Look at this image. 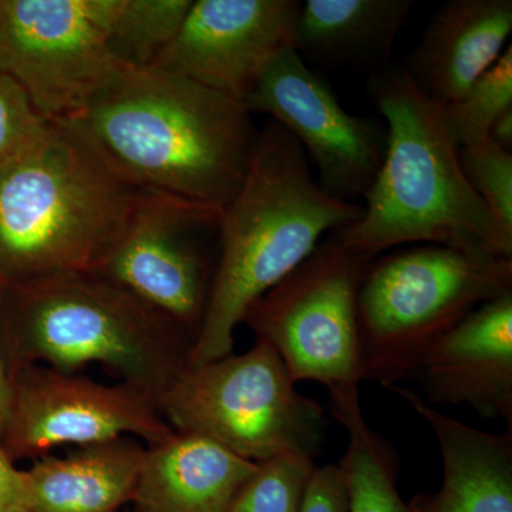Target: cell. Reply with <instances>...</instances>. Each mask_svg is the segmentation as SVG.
Masks as SVG:
<instances>
[{
	"label": "cell",
	"instance_id": "obj_13",
	"mask_svg": "<svg viewBox=\"0 0 512 512\" xmlns=\"http://www.w3.org/2000/svg\"><path fill=\"white\" fill-rule=\"evenodd\" d=\"M298 0H194L153 66L244 101L278 57L295 49Z\"/></svg>",
	"mask_w": 512,
	"mask_h": 512
},
{
	"label": "cell",
	"instance_id": "obj_20",
	"mask_svg": "<svg viewBox=\"0 0 512 512\" xmlns=\"http://www.w3.org/2000/svg\"><path fill=\"white\" fill-rule=\"evenodd\" d=\"M330 413L348 434L339 466L345 476L350 512H406L397 491L400 460L392 444L363 416L359 386L329 390Z\"/></svg>",
	"mask_w": 512,
	"mask_h": 512
},
{
	"label": "cell",
	"instance_id": "obj_26",
	"mask_svg": "<svg viewBox=\"0 0 512 512\" xmlns=\"http://www.w3.org/2000/svg\"><path fill=\"white\" fill-rule=\"evenodd\" d=\"M299 512H350L348 487L339 464L316 466Z\"/></svg>",
	"mask_w": 512,
	"mask_h": 512
},
{
	"label": "cell",
	"instance_id": "obj_12",
	"mask_svg": "<svg viewBox=\"0 0 512 512\" xmlns=\"http://www.w3.org/2000/svg\"><path fill=\"white\" fill-rule=\"evenodd\" d=\"M221 214L143 192L92 272L173 320L195 342L211 281L188 231L218 225Z\"/></svg>",
	"mask_w": 512,
	"mask_h": 512
},
{
	"label": "cell",
	"instance_id": "obj_5",
	"mask_svg": "<svg viewBox=\"0 0 512 512\" xmlns=\"http://www.w3.org/2000/svg\"><path fill=\"white\" fill-rule=\"evenodd\" d=\"M0 340L8 369L100 365L156 399L190 365L194 345L173 320L94 272L2 285Z\"/></svg>",
	"mask_w": 512,
	"mask_h": 512
},
{
	"label": "cell",
	"instance_id": "obj_14",
	"mask_svg": "<svg viewBox=\"0 0 512 512\" xmlns=\"http://www.w3.org/2000/svg\"><path fill=\"white\" fill-rule=\"evenodd\" d=\"M413 379L431 404H468L512 430V292L483 303L437 339Z\"/></svg>",
	"mask_w": 512,
	"mask_h": 512
},
{
	"label": "cell",
	"instance_id": "obj_4",
	"mask_svg": "<svg viewBox=\"0 0 512 512\" xmlns=\"http://www.w3.org/2000/svg\"><path fill=\"white\" fill-rule=\"evenodd\" d=\"M141 195L76 128L47 124L0 171V284L92 272Z\"/></svg>",
	"mask_w": 512,
	"mask_h": 512
},
{
	"label": "cell",
	"instance_id": "obj_6",
	"mask_svg": "<svg viewBox=\"0 0 512 512\" xmlns=\"http://www.w3.org/2000/svg\"><path fill=\"white\" fill-rule=\"evenodd\" d=\"M508 292L512 258L424 244L375 259L357 295L360 380L413 379L437 339Z\"/></svg>",
	"mask_w": 512,
	"mask_h": 512
},
{
	"label": "cell",
	"instance_id": "obj_9",
	"mask_svg": "<svg viewBox=\"0 0 512 512\" xmlns=\"http://www.w3.org/2000/svg\"><path fill=\"white\" fill-rule=\"evenodd\" d=\"M120 2L0 0V73L47 123H73L109 72Z\"/></svg>",
	"mask_w": 512,
	"mask_h": 512
},
{
	"label": "cell",
	"instance_id": "obj_10",
	"mask_svg": "<svg viewBox=\"0 0 512 512\" xmlns=\"http://www.w3.org/2000/svg\"><path fill=\"white\" fill-rule=\"evenodd\" d=\"M8 372L9 409L0 444L13 461L123 437L153 446L174 433L156 397L134 384L100 383L43 365L12 366Z\"/></svg>",
	"mask_w": 512,
	"mask_h": 512
},
{
	"label": "cell",
	"instance_id": "obj_27",
	"mask_svg": "<svg viewBox=\"0 0 512 512\" xmlns=\"http://www.w3.org/2000/svg\"><path fill=\"white\" fill-rule=\"evenodd\" d=\"M29 480L0 444V512H29Z\"/></svg>",
	"mask_w": 512,
	"mask_h": 512
},
{
	"label": "cell",
	"instance_id": "obj_24",
	"mask_svg": "<svg viewBox=\"0 0 512 512\" xmlns=\"http://www.w3.org/2000/svg\"><path fill=\"white\" fill-rule=\"evenodd\" d=\"M315 468V460L299 453L262 461L225 512H299Z\"/></svg>",
	"mask_w": 512,
	"mask_h": 512
},
{
	"label": "cell",
	"instance_id": "obj_3",
	"mask_svg": "<svg viewBox=\"0 0 512 512\" xmlns=\"http://www.w3.org/2000/svg\"><path fill=\"white\" fill-rule=\"evenodd\" d=\"M369 86L386 124V153L359 220L333 237L370 259L412 244L501 256L487 208L461 168L444 107L421 92L404 66L382 67Z\"/></svg>",
	"mask_w": 512,
	"mask_h": 512
},
{
	"label": "cell",
	"instance_id": "obj_29",
	"mask_svg": "<svg viewBox=\"0 0 512 512\" xmlns=\"http://www.w3.org/2000/svg\"><path fill=\"white\" fill-rule=\"evenodd\" d=\"M488 141L494 143L495 146L504 148L510 151L512 147V110L507 111L497 121H495L493 128H491Z\"/></svg>",
	"mask_w": 512,
	"mask_h": 512
},
{
	"label": "cell",
	"instance_id": "obj_11",
	"mask_svg": "<svg viewBox=\"0 0 512 512\" xmlns=\"http://www.w3.org/2000/svg\"><path fill=\"white\" fill-rule=\"evenodd\" d=\"M245 106L271 117L298 141L323 190L343 201L365 197L386 153V124L343 109L295 49L271 64Z\"/></svg>",
	"mask_w": 512,
	"mask_h": 512
},
{
	"label": "cell",
	"instance_id": "obj_2",
	"mask_svg": "<svg viewBox=\"0 0 512 512\" xmlns=\"http://www.w3.org/2000/svg\"><path fill=\"white\" fill-rule=\"evenodd\" d=\"M362 205L320 187L305 151L275 121L259 131L247 174L222 210L221 254L195 338L190 365L231 355L249 306L319 247L323 235L349 227Z\"/></svg>",
	"mask_w": 512,
	"mask_h": 512
},
{
	"label": "cell",
	"instance_id": "obj_1",
	"mask_svg": "<svg viewBox=\"0 0 512 512\" xmlns=\"http://www.w3.org/2000/svg\"><path fill=\"white\" fill-rule=\"evenodd\" d=\"M69 124L138 190L220 214L259 136L244 101L160 67L116 62Z\"/></svg>",
	"mask_w": 512,
	"mask_h": 512
},
{
	"label": "cell",
	"instance_id": "obj_25",
	"mask_svg": "<svg viewBox=\"0 0 512 512\" xmlns=\"http://www.w3.org/2000/svg\"><path fill=\"white\" fill-rule=\"evenodd\" d=\"M47 124L18 84L0 73V171L28 150Z\"/></svg>",
	"mask_w": 512,
	"mask_h": 512
},
{
	"label": "cell",
	"instance_id": "obj_19",
	"mask_svg": "<svg viewBox=\"0 0 512 512\" xmlns=\"http://www.w3.org/2000/svg\"><path fill=\"white\" fill-rule=\"evenodd\" d=\"M412 0H306L299 10L295 50L323 66H370L389 60Z\"/></svg>",
	"mask_w": 512,
	"mask_h": 512
},
{
	"label": "cell",
	"instance_id": "obj_28",
	"mask_svg": "<svg viewBox=\"0 0 512 512\" xmlns=\"http://www.w3.org/2000/svg\"><path fill=\"white\" fill-rule=\"evenodd\" d=\"M0 299H2V284H0ZM10 399V380L8 365H6L5 353H3L2 340H0V434L5 426L8 416Z\"/></svg>",
	"mask_w": 512,
	"mask_h": 512
},
{
	"label": "cell",
	"instance_id": "obj_30",
	"mask_svg": "<svg viewBox=\"0 0 512 512\" xmlns=\"http://www.w3.org/2000/svg\"><path fill=\"white\" fill-rule=\"evenodd\" d=\"M124 512H136V511H134L133 508H130V510H126Z\"/></svg>",
	"mask_w": 512,
	"mask_h": 512
},
{
	"label": "cell",
	"instance_id": "obj_18",
	"mask_svg": "<svg viewBox=\"0 0 512 512\" xmlns=\"http://www.w3.org/2000/svg\"><path fill=\"white\" fill-rule=\"evenodd\" d=\"M146 444L123 437L47 454L26 470L29 512H124L131 504Z\"/></svg>",
	"mask_w": 512,
	"mask_h": 512
},
{
	"label": "cell",
	"instance_id": "obj_8",
	"mask_svg": "<svg viewBox=\"0 0 512 512\" xmlns=\"http://www.w3.org/2000/svg\"><path fill=\"white\" fill-rule=\"evenodd\" d=\"M373 261L330 234L245 312L242 323L275 349L293 382L329 390L362 383L357 295Z\"/></svg>",
	"mask_w": 512,
	"mask_h": 512
},
{
	"label": "cell",
	"instance_id": "obj_16",
	"mask_svg": "<svg viewBox=\"0 0 512 512\" xmlns=\"http://www.w3.org/2000/svg\"><path fill=\"white\" fill-rule=\"evenodd\" d=\"M390 390L429 424L443 460L440 490L414 495L406 512H512V430L485 433L439 412L412 390Z\"/></svg>",
	"mask_w": 512,
	"mask_h": 512
},
{
	"label": "cell",
	"instance_id": "obj_7",
	"mask_svg": "<svg viewBox=\"0 0 512 512\" xmlns=\"http://www.w3.org/2000/svg\"><path fill=\"white\" fill-rule=\"evenodd\" d=\"M295 384L275 349L256 338L241 355L188 365L157 404L175 431L202 434L252 463L288 453L315 460L328 420Z\"/></svg>",
	"mask_w": 512,
	"mask_h": 512
},
{
	"label": "cell",
	"instance_id": "obj_17",
	"mask_svg": "<svg viewBox=\"0 0 512 512\" xmlns=\"http://www.w3.org/2000/svg\"><path fill=\"white\" fill-rule=\"evenodd\" d=\"M258 463L192 431L146 446L131 508L136 512H225Z\"/></svg>",
	"mask_w": 512,
	"mask_h": 512
},
{
	"label": "cell",
	"instance_id": "obj_23",
	"mask_svg": "<svg viewBox=\"0 0 512 512\" xmlns=\"http://www.w3.org/2000/svg\"><path fill=\"white\" fill-rule=\"evenodd\" d=\"M460 164L490 215L498 255L512 258V154L488 141L461 148Z\"/></svg>",
	"mask_w": 512,
	"mask_h": 512
},
{
	"label": "cell",
	"instance_id": "obj_22",
	"mask_svg": "<svg viewBox=\"0 0 512 512\" xmlns=\"http://www.w3.org/2000/svg\"><path fill=\"white\" fill-rule=\"evenodd\" d=\"M512 110V47L453 103L444 107L454 143L476 148L488 143L495 121Z\"/></svg>",
	"mask_w": 512,
	"mask_h": 512
},
{
	"label": "cell",
	"instance_id": "obj_21",
	"mask_svg": "<svg viewBox=\"0 0 512 512\" xmlns=\"http://www.w3.org/2000/svg\"><path fill=\"white\" fill-rule=\"evenodd\" d=\"M194 0H121L109 33L111 60L150 67L180 32Z\"/></svg>",
	"mask_w": 512,
	"mask_h": 512
},
{
	"label": "cell",
	"instance_id": "obj_15",
	"mask_svg": "<svg viewBox=\"0 0 512 512\" xmlns=\"http://www.w3.org/2000/svg\"><path fill=\"white\" fill-rule=\"evenodd\" d=\"M511 32L512 0H450L434 13L404 69L446 107L500 59Z\"/></svg>",
	"mask_w": 512,
	"mask_h": 512
}]
</instances>
